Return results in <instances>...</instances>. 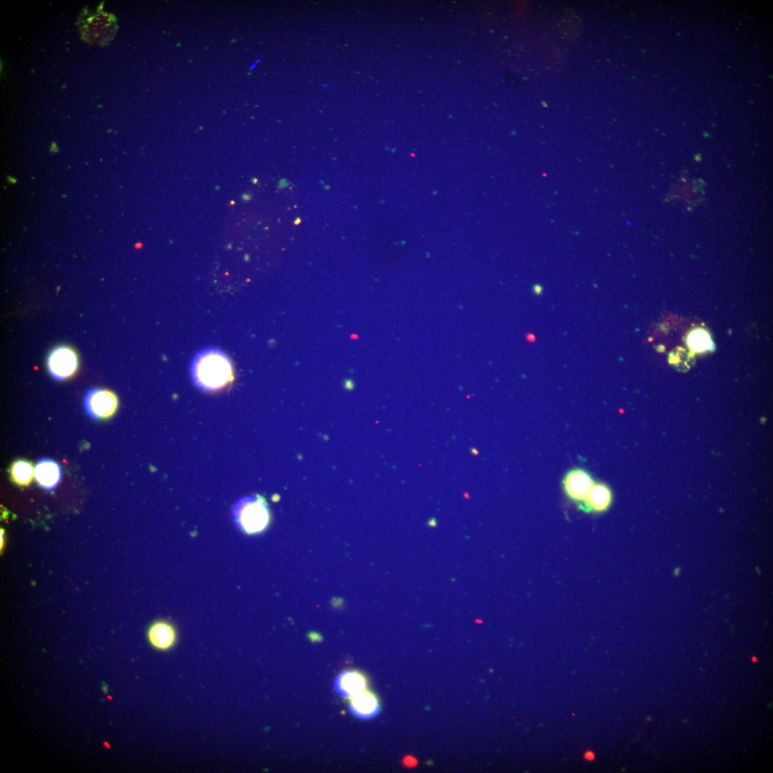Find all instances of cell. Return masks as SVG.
Segmentation results:
<instances>
[{
	"label": "cell",
	"mask_w": 773,
	"mask_h": 773,
	"mask_svg": "<svg viewBox=\"0 0 773 773\" xmlns=\"http://www.w3.org/2000/svg\"><path fill=\"white\" fill-rule=\"evenodd\" d=\"M190 370L193 383L205 392L221 390L234 379L230 358L216 348L205 349L198 353L193 358Z\"/></svg>",
	"instance_id": "6da1fadb"
},
{
	"label": "cell",
	"mask_w": 773,
	"mask_h": 773,
	"mask_svg": "<svg viewBox=\"0 0 773 773\" xmlns=\"http://www.w3.org/2000/svg\"><path fill=\"white\" fill-rule=\"evenodd\" d=\"M234 516L239 526L248 534L262 532L270 521L267 503L258 495L240 500L235 506Z\"/></svg>",
	"instance_id": "7a4b0ae2"
},
{
	"label": "cell",
	"mask_w": 773,
	"mask_h": 773,
	"mask_svg": "<svg viewBox=\"0 0 773 773\" xmlns=\"http://www.w3.org/2000/svg\"><path fill=\"white\" fill-rule=\"evenodd\" d=\"M48 367L51 374L55 379L58 380L66 379L72 377L78 369V354L70 347H58L49 354Z\"/></svg>",
	"instance_id": "3957f363"
},
{
	"label": "cell",
	"mask_w": 773,
	"mask_h": 773,
	"mask_svg": "<svg viewBox=\"0 0 773 773\" xmlns=\"http://www.w3.org/2000/svg\"><path fill=\"white\" fill-rule=\"evenodd\" d=\"M118 399L111 391L93 389L84 399V407L89 416L94 419H108L118 409Z\"/></svg>",
	"instance_id": "277c9868"
},
{
	"label": "cell",
	"mask_w": 773,
	"mask_h": 773,
	"mask_svg": "<svg viewBox=\"0 0 773 773\" xmlns=\"http://www.w3.org/2000/svg\"><path fill=\"white\" fill-rule=\"evenodd\" d=\"M595 483L587 471L575 469L565 474L563 480V491L570 500L578 505L585 501Z\"/></svg>",
	"instance_id": "5b68a950"
},
{
	"label": "cell",
	"mask_w": 773,
	"mask_h": 773,
	"mask_svg": "<svg viewBox=\"0 0 773 773\" xmlns=\"http://www.w3.org/2000/svg\"><path fill=\"white\" fill-rule=\"evenodd\" d=\"M613 501V494L610 488L603 483H595L585 501L578 504V507L586 513H601L609 510Z\"/></svg>",
	"instance_id": "8992f818"
},
{
	"label": "cell",
	"mask_w": 773,
	"mask_h": 773,
	"mask_svg": "<svg viewBox=\"0 0 773 773\" xmlns=\"http://www.w3.org/2000/svg\"><path fill=\"white\" fill-rule=\"evenodd\" d=\"M148 638L154 648L167 650L175 645L176 632L173 626L168 622L159 621L149 628Z\"/></svg>",
	"instance_id": "52a82bcc"
},
{
	"label": "cell",
	"mask_w": 773,
	"mask_h": 773,
	"mask_svg": "<svg viewBox=\"0 0 773 773\" xmlns=\"http://www.w3.org/2000/svg\"><path fill=\"white\" fill-rule=\"evenodd\" d=\"M34 476L41 487L46 490H53L61 482L62 471L58 463L46 459L38 463Z\"/></svg>",
	"instance_id": "ba28073f"
},
{
	"label": "cell",
	"mask_w": 773,
	"mask_h": 773,
	"mask_svg": "<svg viewBox=\"0 0 773 773\" xmlns=\"http://www.w3.org/2000/svg\"><path fill=\"white\" fill-rule=\"evenodd\" d=\"M338 690L350 698L367 690L366 677L356 671H349L342 674L337 680Z\"/></svg>",
	"instance_id": "9c48e42d"
},
{
	"label": "cell",
	"mask_w": 773,
	"mask_h": 773,
	"mask_svg": "<svg viewBox=\"0 0 773 773\" xmlns=\"http://www.w3.org/2000/svg\"><path fill=\"white\" fill-rule=\"evenodd\" d=\"M350 701L352 711L362 718H370L379 712L377 697L367 690L350 698Z\"/></svg>",
	"instance_id": "30bf717a"
},
{
	"label": "cell",
	"mask_w": 773,
	"mask_h": 773,
	"mask_svg": "<svg viewBox=\"0 0 773 773\" xmlns=\"http://www.w3.org/2000/svg\"><path fill=\"white\" fill-rule=\"evenodd\" d=\"M11 474L16 483L21 486H28L33 480L35 469L28 461H19L14 464Z\"/></svg>",
	"instance_id": "8fae6325"
},
{
	"label": "cell",
	"mask_w": 773,
	"mask_h": 773,
	"mask_svg": "<svg viewBox=\"0 0 773 773\" xmlns=\"http://www.w3.org/2000/svg\"><path fill=\"white\" fill-rule=\"evenodd\" d=\"M687 342L690 347L697 352H705L712 347V342L709 334L701 329L692 332L690 334Z\"/></svg>",
	"instance_id": "7c38bea8"
},
{
	"label": "cell",
	"mask_w": 773,
	"mask_h": 773,
	"mask_svg": "<svg viewBox=\"0 0 773 773\" xmlns=\"http://www.w3.org/2000/svg\"><path fill=\"white\" fill-rule=\"evenodd\" d=\"M533 292L536 295H541L543 292V289L541 286L536 285L533 287Z\"/></svg>",
	"instance_id": "4fadbf2b"
},
{
	"label": "cell",
	"mask_w": 773,
	"mask_h": 773,
	"mask_svg": "<svg viewBox=\"0 0 773 773\" xmlns=\"http://www.w3.org/2000/svg\"><path fill=\"white\" fill-rule=\"evenodd\" d=\"M429 525L431 526H434V527L436 526V519L431 520L429 521Z\"/></svg>",
	"instance_id": "5bb4252c"
},
{
	"label": "cell",
	"mask_w": 773,
	"mask_h": 773,
	"mask_svg": "<svg viewBox=\"0 0 773 773\" xmlns=\"http://www.w3.org/2000/svg\"><path fill=\"white\" fill-rule=\"evenodd\" d=\"M586 757L589 759H594V755H593V752L592 753L591 752L588 753Z\"/></svg>",
	"instance_id": "9a60e30c"
},
{
	"label": "cell",
	"mask_w": 773,
	"mask_h": 773,
	"mask_svg": "<svg viewBox=\"0 0 773 773\" xmlns=\"http://www.w3.org/2000/svg\"><path fill=\"white\" fill-rule=\"evenodd\" d=\"M103 690L104 693H107L108 692V686L107 685L103 686Z\"/></svg>",
	"instance_id": "2e32d148"
}]
</instances>
